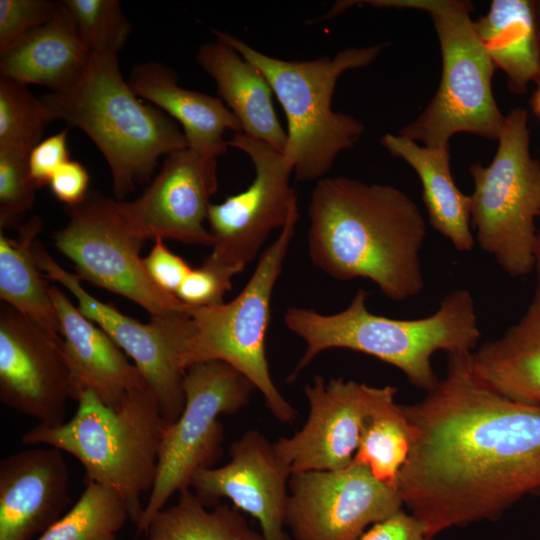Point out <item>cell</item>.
<instances>
[{"instance_id": "16", "label": "cell", "mask_w": 540, "mask_h": 540, "mask_svg": "<svg viewBox=\"0 0 540 540\" xmlns=\"http://www.w3.org/2000/svg\"><path fill=\"white\" fill-rule=\"evenodd\" d=\"M217 188V158L187 147L165 157L139 198L117 200L116 205L130 231L144 241L161 238L212 247L204 221Z\"/></svg>"}, {"instance_id": "41", "label": "cell", "mask_w": 540, "mask_h": 540, "mask_svg": "<svg viewBox=\"0 0 540 540\" xmlns=\"http://www.w3.org/2000/svg\"><path fill=\"white\" fill-rule=\"evenodd\" d=\"M530 105L535 116L540 119V81L537 83V88L532 94Z\"/></svg>"}, {"instance_id": "30", "label": "cell", "mask_w": 540, "mask_h": 540, "mask_svg": "<svg viewBox=\"0 0 540 540\" xmlns=\"http://www.w3.org/2000/svg\"><path fill=\"white\" fill-rule=\"evenodd\" d=\"M86 486L77 502L36 540H113L130 520L122 498L96 482Z\"/></svg>"}, {"instance_id": "39", "label": "cell", "mask_w": 540, "mask_h": 540, "mask_svg": "<svg viewBox=\"0 0 540 540\" xmlns=\"http://www.w3.org/2000/svg\"><path fill=\"white\" fill-rule=\"evenodd\" d=\"M90 177L86 168L78 161L63 164L50 180L53 195L67 207L82 203L87 195Z\"/></svg>"}, {"instance_id": "34", "label": "cell", "mask_w": 540, "mask_h": 540, "mask_svg": "<svg viewBox=\"0 0 540 540\" xmlns=\"http://www.w3.org/2000/svg\"><path fill=\"white\" fill-rule=\"evenodd\" d=\"M238 272L209 256L203 264L189 272L175 296L184 304L195 307H214L224 303L232 288V278Z\"/></svg>"}, {"instance_id": "40", "label": "cell", "mask_w": 540, "mask_h": 540, "mask_svg": "<svg viewBox=\"0 0 540 540\" xmlns=\"http://www.w3.org/2000/svg\"><path fill=\"white\" fill-rule=\"evenodd\" d=\"M536 275V284H535V291H534V297L532 299V302L540 306V218H539V226L537 230V236H536V243H535V249H534V268Z\"/></svg>"}, {"instance_id": "24", "label": "cell", "mask_w": 540, "mask_h": 540, "mask_svg": "<svg viewBox=\"0 0 540 540\" xmlns=\"http://www.w3.org/2000/svg\"><path fill=\"white\" fill-rule=\"evenodd\" d=\"M383 147L403 159L418 175L429 224L459 251L473 249L471 199L455 184L450 148H432L398 134H385Z\"/></svg>"}, {"instance_id": "8", "label": "cell", "mask_w": 540, "mask_h": 540, "mask_svg": "<svg viewBox=\"0 0 540 540\" xmlns=\"http://www.w3.org/2000/svg\"><path fill=\"white\" fill-rule=\"evenodd\" d=\"M528 113L506 116L496 153L487 166H469L474 181L471 225L475 241L510 277L533 271L540 218V160L530 151Z\"/></svg>"}, {"instance_id": "3", "label": "cell", "mask_w": 540, "mask_h": 540, "mask_svg": "<svg viewBox=\"0 0 540 540\" xmlns=\"http://www.w3.org/2000/svg\"><path fill=\"white\" fill-rule=\"evenodd\" d=\"M368 296V291L357 290L349 305L334 314L301 307L286 310V327L305 343L289 381L320 353L341 348L394 366L412 385L428 392L440 380L432 366L436 352L470 353L478 347L481 334L475 302L465 288L452 290L434 313L417 319L373 314L367 307Z\"/></svg>"}, {"instance_id": "7", "label": "cell", "mask_w": 540, "mask_h": 540, "mask_svg": "<svg viewBox=\"0 0 540 540\" xmlns=\"http://www.w3.org/2000/svg\"><path fill=\"white\" fill-rule=\"evenodd\" d=\"M359 3L425 11L437 33L442 57L438 89L422 113L399 131L400 135L432 148H450L452 136L461 132L498 139L505 115L492 90L496 68L475 31L471 2L367 0Z\"/></svg>"}, {"instance_id": "23", "label": "cell", "mask_w": 540, "mask_h": 540, "mask_svg": "<svg viewBox=\"0 0 540 540\" xmlns=\"http://www.w3.org/2000/svg\"><path fill=\"white\" fill-rule=\"evenodd\" d=\"M196 61L215 80L219 98L238 118L243 133L282 153L287 134L277 118L273 90L263 74L219 40L203 44Z\"/></svg>"}, {"instance_id": "33", "label": "cell", "mask_w": 540, "mask_h": 540, "mask_svg": "<svg viewBox=\"0 0 540 540\" xmlns=\"http://www.w3.org/2000/svg\"><path fill=\"white\" fill-rule=\"evenodd\" d=\"M29 154L0 149V230L19 229L33 207L36 190L28 168Z\"/></svg>"}, {"instance_id": "37", "label": "cell", "mask_w": 540, "mask_h": 540, "mask_svg": "<svg viewBox=\"0 0 540 540\" xmlns=\"http://www.w3.org/2000/svg\"><path fill=\"white\" fill-rule=\"evenodd\" d=\"M143 263L152 281L173 295L192 270L182 257L167 248L161 238L154 240V245L149 254L143 258Z\"/></svg>"}, {"instance_id": "11", "label": "cell", "mask_w": 540, "mask_h": 540, "mask_svg": "<svg viewBox=\"0 0 540 540\" xmlns=\"http://www.w3.org/2000/svg\"><path fill=\"white\" fill-rule=\"evenodd\" d=\"M116 201L93 191L68 207L69 221L55 234L57 249L71 260L81 281L121 295L151 316L190 312V306L152 281L140 257L145 241L127 227Z\"/></svg>"}, {"instance_id": "9", "label": "cell", "mask_w": 540, "mask_h": 540, "mask_svg": "<svg viewBox=\"0 0 540 540\" xmlns=\"http://www.w3.org/2000/svg\"><path fill=\"white\" fill-rule=\"evenodd\" d=\"M298 219L296 211L277 239L262 252L250 279L234 299L214 307H191L193 329L185 356L186 369L195 363L213 360L234 367L252 382L262 394L267 409L282 423L293 421L297 411L273 382L265 339L271 297Z\"/></svg>"}, {"instance_id": "35", "label": "cell", "mask_w": 540, "mask_h": 540, "mask_svg": "<svg viewBox=\"0 0 540 540\" xmlns=\"http://www.w3.org/2000/svg\"><path fill=\"white\" fill-rule=\"evenodd\" d=\"M59 2L50 0H0V53L20 37L47 23Z\"/></svg>"}, {"instance_id": "5", "label": "cell", "mask_w": 540, "mask_h": 540, "mask_svg": "<svg viewBox=\"0 0 540 540\" xmlns=\"http://www.w3.org/2000/svg\"><path fill=\"white\" fill-rule=\"evenodd\" d=\"M73 417L61 424H37L21 436L28 446L47 445L75 457L85 482L113 489L124 501L130 521L142 517V497L157 473L164 430L168 424L147 385L132 390L111 408L91 390L81 392Z\"/></svg>"}, {"instance_id": "42", "label": "cell", "mask_w": 540, "mask_h": 540, "mask_svg": "<svg viewBox=\"0 0 540 540\" xmlns=\"http://www.w3.org/2000/svg\"><path fill=\"white\" fill-rule=\"evenodd\" d=\"M534 6H535V13H536L537 23L539 27V32H540V0H534Z\"/></svg>"}, {"instance_id": "18", "label": "cell", "mask_w": 540, "mask_h": 540, "mask_svg": "<svg viewBox=\"0 0 540 540\" xmlns=\"http://www.w3.org/2000/svg\"><path fill=\"white\" fill-rule=\"evenodd\" d=\"M229 454L226 464L194 476L193 492L207 507L229 499L258 521L264 540H290L284 517L291 472L274 442L248 430L231 444Z\"/></svg>"}, {"instance_id": "12", "label": "cell", "mask_w": 540, "mask_h": 540, "mask_svg": "<svg viewBox=\"0 0 540 540\" xmlns=\"http://www.w3.org/2000/svg\"><path fill=\"white\" fill-rule=\"evenodd\" d=\"M32 252L39 269L65 286L77 299L79 311L133 360L165 421L175 422L185 404V356L193 329L190 312L151 316L148 323H141L90 295L80 278L61 267L38 241Z\"/></svg>"}, {"instance_id": "28", "label": "cell", "mask_w": 540, "mask_h": 540, "mask_svg": "<svg viewBox=\"0 0 540 540\" xmlns=\"http://www.w3.org/2000/svg\"><path fill=\"white\" fill-rule=\"evenodd\" d=\"M144 533V540H264L235 506L219 503L209 510L191 489L156 513Z\"/></svg>"}, {"instance_id": "19", "label": "cell", "mask_w": 540, "mask_h": 540, "mask_svg": "<svg viewBox=\"0 0 540 540\" xmlns=\"http://www.w3.org/2000/svg\"><path fill=\"white\" fill-rule=\"evenodd\" d=\"M61 450L36 445L0 462V540H31L71 504L69 470Z\"/></svg>"}, {"instance_id": "38", "label": "cell", "mask_w": 540, "mask_h": 540, "mask_svg": "<svg viewBox=\"0 0 540 540\" xmlns=\"http://www.w3.org/2000/svg\"><path fill=\"white\" fill-rule=\"evenodd\" d=\"M359 540H436L424 524L403 509L369 527Z\"/></svg>"}, {"instance_id": "27", "label": "cell", "mask_w": 540, "mask_h": 540, "mask_svg": "<svg viewBox=\"0 0 540 540\" xmlns=\"http://www.w3.org/2000/svg\"><path fill=\"white\" fill-rule=\"evenodd\" d=\"M42 229L41 219L33 216L18 229L17 238H9L0 230V298L52 337L63 340L51 287L32 252Z\"/></svg>"}, {"instance_id": "29", "label": "cell", "mask_w": 540, "mask_h": 540, "mask_svg": "<svg viewBox=\"0 0 540 540\" xmlns=\"http://www.w3.org/2000/svg\"><path fill=\"white\" fill-rule=\"evenodd\" d=\"M397 388L387 391L368 417L354 461L368 467L378 480L396 488L399 473L407 460L415 430L395 402Z\"/></svg>"}, {"instance_id": "2", "label": "cell", "mask_w": 540, "mask_h": 540, "mask_svg": "<svg viewBox=\"0 0 540 540\" xmlns=\"http://www.w3.org/2000/svg\"><path fill=\"white\" fill-rule=\"evenodd\" d=\"M308 218L309 257L331 278L368 279L395 302L423 290L426 223L402 190L344 176L322 178L312 192Z\"/></svg>"}, {"instance_id": "13", "label": "cell", "mask_w": 540, "mask_h": 540, "mask_svg": "<svg viewBox=\"0 0 540 540\" xmlns=\"http://www.w3.org/2000/svg\"><path fill=\"white\" fill-rule=\"evenodd\" d=\"M228 146L250 158L255 177L244 191L211 203L209 257L240 273L257 257L269 234L281 230L298 211L297 193L289 183L293 169L278 150L244 133L234 134Z\"/></svg>"}, {"instance_id": "14", "label": "cell", "mask_w": 540, "mask_h": 540, "mask_svg": "<svg viewBox=\"0 0 540 540\" xmlns=\"http://www.w3.org/2000/svg\"><path fill=\"white\" fill-rule=\"evenodd\" d=\"M402 505L397 489L353 460L341 470L291 474L284 524L294 540H359Z\"/></svg>"}, {"instance_id": "20", "label": "cell", "mask_w": 540, "mask_h": 540, "mask_svg": "<svg viewBox=\"0 0 540 540\" xmlns=\"http://www.w3.org/2000/svg\"><path fill=\"white\" fill-rule=\"evenodd\" d=\"M61 323L63 347L76 387V400L85 390L117 409L134 389L146 385L122 349L57 287H51ZM75 400V401H76Z\"/></svg>"}, {"instance_id": "32", "label": "cell", "mask_w": 540, "mask_h": 540, "mask_svg": "<svg viewBox=\"0 0 540 540\" xmlns=\"http://www.w3.org/2000/svg\"><path fill=\"white\" fill-rule=\"evenodd\" d=\"M84 42L92 53L118 54L132 26L117 0H64Z\"/></svg>"}, {"instance_id": "26", "label": "cell", "mask_w": 540, "mask_h": 540, "mask_svg": "<svg viewBox=\"0 0 540 540\" xmlns=\"http://www.w3.org/2000/svg\"><path fill=\"white\" fill-rule=\"evenodd\" d=\"M475 31L495 68L507 76L509 90L524 94L540 81V32L534 0H493L473 20Z\"/></svg>"}, {"instance_id": "21", "label": "cell", "mask_w": 540, "mask_h": 540, "mask_svg": "<svg viewBox=\"0 0 540 540\" xmlns=\"http://www.w3.org/2000/svg\"><path fill=\"white\" fill-rule=\"evenodd\" d=\"M127 82L139 98L154 103L182 125L191 150L217 158L228 148L227 130L243 133L240 121L219 97L182 88L175 71L163 63L135 66Z\"/></svg>"}, {"instance_id": "22", "label": "cell", "mask_w": 540, "mask_h": 540, "mask_svg": "<svg viewBox=\"0 0 540 540\" xmlns=\"http://www.w3.org/2000/svg\"><path fill=\"white\" fill-rule=\"evenodd\" d=\"M91 56L73 18L60 1L47 23L0 53V77L61 92L80 79Z\"/></svg>"}, {"instance_id": "25", "label": "cell", "mask_w": 540, "mask_h": 540, "mask_svg": "<svg viewBox=\"0 0 540 540\" xmlns=\"http://www.w3.org/2000/svg\"><path fill=\"white\" fill-rule=\"evenodd\" d=\"M475 373L500 395L540 408V306L531 302L502 336L470 355Z\"/></svg>"}, {"instance_id": "43", "label": "cell", "mask_w": 540, "mask_h": 540, "mask_svg": "<svg viewBox=\"0 0 540 540\" xmlns=\"http://www.w3.org/2000/svg\"><path fill=\"white\" fill-rule=\"evenodd\" d=\"M113 540H119V539H118V538H115V539H113Z\"/></svg>"}, {"instance_id": "31", "label": "cell", "mask_w": 540, "mask_h": 540, "mask_svg": "<svg viewBox=\"0 0 540 540\" xmlns=\"http://www.w3.org/2000/svg\"><path fill=\"white\" fill-rule=\"evenodd\" d=\"M48 123L41 99L28 85L0 77V149L29 154Z\"/></svg>"}, {"instance_id": "15", "label": "cell", "mask_w": 540, "mask_h": 540, "mask_svg": "<svg viewBox=\"0 0 540 540\" xmlns=\"http://www.w3.org/2000/svg\"><path fill=\"white\" fill-rule=\"evenodd\" d=\"M76 387L63 347L20 312L0 307V401L37 424L65 422Z\"/></svg>"}, {"instance_id": "36", "label": "cell", "mask_w": 540, "mask_h": 540, "mask_svg": "<svg viewBox=\"0 0 540 540\" xmlns=\"http://www.w3.org/2000/svg\"><path fill=\"white\" fill-rule=\"evenodd\" d=\"M68 130L42 139L29 153V174L37 188L50 183L55 172L70 160Z\"/></svg>"}, {"instance_id": "4", "label": "cell", "mask_w": 540, "mask_h": 540, "mask_svg": "<svg viewBox=\"0 0 540 540\" xmlns=\"http://www.w3.org/2000/svg\"><path fill=\"white\" fill-rule=\"evenodd\" d=\"M40 99L49 123L65 121L96 144L110 168L118 199L149 181L160 157L187 148L175 121L133 92L116 54L92 53L72 87Z\"/></svg>"}, {"instance_id": "1", "label": "cell", "mask_w": 540, "mask_h": 540, "mask_svg": "<svg viewBox=\"0 0 540 540\" xmlns=\"http://www.w3.org/2000/svg\"><path fill=\"white\" fill-rule=\"evenodd\" d=\"M448 354L445 376L402 409L415 437L396 488L430 536L496 521L540 492V408L512 401Z\"/></svg>"}, {"instance_id": "6", "label": "cell", "mask_w": 540, "mask_h": 540, "mask_svg": "<svg viewBox=\"0 0 540 540\" xmlns=\"http://www.w3.org/2000/svg\"><path fill=\"white\" fill-rule=\"evenodd\" d=\"M217 40L234 48L267 79L287 118L282 155L297 180L324 178L338 155L352 148L365 132L351 115L336 112L332 97L341 75L370 65L385 44L347 48L334 57L288 61L268 56L233 35L213 30Z\"/></svg>"}, {"instance_id": "17", "label": "cell", "mask_w": 540, "mask_h": 540, "mask_svg": "<svg viewBox=\"0 0 540 540\" xmlns=\"http://www.w3.org/2000/svg\"><path fill=\"white\" fill-rule=\"evenodd\" d=\"M388 385L370 386L354 380L314 376L304 392L309 413L293 436L274 442L291 474L336 471L354 460L362 431Z\"/></svg>"}, {"instance_id": "10", "label": "cell", "mask_w": 540, "mask_h": 540, "mask_svg": "<svg viewBox=\"0 0 540 540\" xmlns=\"http://www.w3.org/2000/svg\"><path fill=\"white\" fill-rule=\"evenodd\" d=\"M183 389L184 408L164 430L155 481L136 525L137 534L145 532L173 495L191 488L199 471L220 459L224 428L219 416L238 413L256 390L242 373L218 360L189 366Z\"/></svg>"}]
</instances>
